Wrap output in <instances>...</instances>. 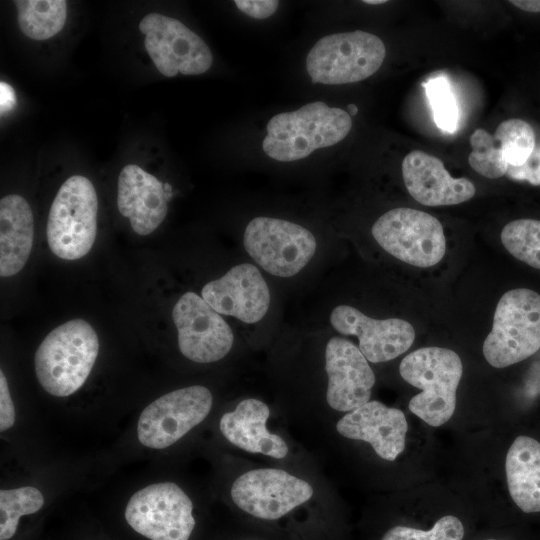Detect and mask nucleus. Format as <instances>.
Wrapping results in <instances>:
<instances>
[{
	"label": "nucleus",
	"instance_id": "7",
	"mask_svg": "<svg viewBox=\"0 0 540 540\" xmlns=\"http://www.w3.org/2000/svg\"><path fill=\"white\" fill-rule=\"evenodd\" d=\"M371 232L386 252L412 266L431 267L445 255L443 227L436 217L424 211L394 208L376 220Z\"/></svg>",
	"mask_w": 540,
	"mask_h": 540
},
{
	"label": "nucleus",
	"instance_id": "9",
	"mask_svg": "<svg viewBox=\"0 0 540 540\" xmlns=\"http://www.w3.org/2000/svg\"><path fill=\"white\" fill-rule=\"evenodd\" d=\"M193 503L173 482H159L135 492L125 508V519L150 540H189L195 527Z\"/></svg>",
	"mask_w": 540,
	"mask_h": 540
},
{
	"label": "nucleus",
	"instance_id": "26",
	"mask_svg": "<svg viewBox=\"0 0 540 540\" xmlns=\"http://www.w3.org/2000/svg\"><path fill=\"white\" fill-rule=\"evenodd\" d=\"M498 140L509 167L522 166L533 153L536 136L529 123L512 118L503 121L493 134Z\"/></svg>",
	"mask_w": 540,
	"mask_h": 540
},
{
	"label": "nucleus",
	"instance_id": "37",
	"mask_svg": "<svg viewBox=\"0 0 540 540\" xmlns=\"http://www.w3.org/2000/svg\"><path fill=\"white\" fill-rule=\"evenodd\" d=\"M165 192H172V186L169 183H164Z\"/></svg>",
	"mask_w": 540,
	"mask_h": 540
},
{
	"label": "nucleus",
	"instance_id": "21",
	"mask_svg": "<svg viewBox=\"0 0 540 540\" xmlns=\"http://www.w3.org/2000/svg\"><path fill=\"white\" fill-rule=\"evenodd\" d=\"M34 241V218L28 202L11 194L0 200V275L17 274L26 264Z\"/></svg>",
	"mask_w": 540,
	"mask_h": 540
},
{
	"label": "nucleus",
	"instance_id": "30",
	"mask_svg": "<svg viewBox=\"0 0 540 540\" xmlns=\"http://www.w3.org/2000/svg\"><path fill=\"white\" fill-rule=\"evenodd\" d=\"M506 175L515 181H525L534 186H540V144L528 160L519 167H508Z\"/></svg>",
	"mask_w": 540,
	"mask_h": 540
},
{
	"label": "nucleus",
	"instance_id": "15",
	"mask_svg": "<svg viewBox=\"0 0 540 540\" xmlns=\"http://www.w3.org/2000/svg\"><path fill=\"white\" fill-rule=\"evenodd\" d=\"M330 323L337 332L356 336L360 351L372 363L395 359L415 340V330L409 322L399 318L374 319L348 305L335 307Z\"/></svg>",
	"mask_w": 540,
	"mask_h": 540
},
{
	"label": "nucleus",
	"instance_id": "24",
	"mask_svg": "<svg viewBox=\"0 0 540 540\" xmlns=\"http://www.w3.org/2000/svg\"><path fill=\"white\" fill-rule=\"evenodd\" d=\"M44 504L43 494L33 486L0 491V540H8L16 533L19 519L34 514Z\"/></svg>",
	"mask_w": 540,
	"mask_h": 540
},
{
	"label": "nucleus",
	"instance_id": "12",
	"mask_svg": "<svg viewBox=\"0 0 540 540\" xmlns=\"http://www.w3.org/2000/svg\"><path fill=\"white\" fill-rule=\"evenodd\" d=\"M230 493L241 510L256 518L275 520L308 501L313 488L284 470L262 468L236 478Z\"/></svg>",
	"mask_w": 540,
	"mask_h": 540
},
{
	"label": "nucleus",
	"instance_id": "35",
	"mask_svg": "<svg viewBox=\"0 0 540 540\" xmlns=\"http://www.w3.org/2000/svg\"><path fill=\"white\" fill-rule=\"evenodd\" d=\"M363 2L369 5H378V4L386 3L385 0H365Z\"/></svg>",
	"mask_w": 540,
	"mask_h": 540
},
{
	"label": "nucleus",
	"instance_id": "28",
	"mask_svg": "<svg viewBox=\"0 0 540 540\" xmlns=\"http://www.w3.org/2000/svg\"><path fill=\"white\" fill-rule=\"evenodd\" d=\"M432 109L436 126L443 132L453 133L458 125V108L447 78L440 76L423 84Z\"/></svg>",
	"mask_w": 540,
	"mask_h": 540
},
{
	"label": "nucleus",
	"instance_id": "5",
	"mask_svg": "<svg viewBox=\"0 0 540 540\" xmlns=\"http://www.w3.org/2000/svg\"><path fill=\"white\" fill-rule=\"evenodd\" d=\"M98 198L92 182L69 177L50 207L46 235L50 250L64 260H76L92 248L97 234Z\"/></svg>",
	"mask_w": 540,
	"mask_h": 540
},
{
	"label": "nucleus",
	"instance_id": "23",
	"mask_svg": "<svg viewBox=\"0 0 540 540\" xmlns=\"http://www.w3.org/2000/svg\"><path fill=\"white\" fill-rule=\"evenodd\" d=\"M22 33L34 40H46L59 33L67 19L65 0H15Z\"/></svg>",
	"mask_w": 540,
	"mask_h": 540
},
{
	"label": "nucleus",
	"instance_id": "17",
	"mask_svg": "<svg viewBox=\"0 0 540 540\" xmlns=\"http://www.w3.org/2000/svg\"><path fill=\"white\" fill-rule=\"evenodd\" d=\"M336 429L346 438L368 442L379 457L394 461L405 449L408 424L400 409L371 400L345 414Z\"/></svg>",
	"mask_w": 540,
	"mask_h": 540
},
{
	"label": "nucleus",
	"instance_id": "8",
	"mask_svg": "<svg viewBox=\"0 0 540 540\" xmlns=\"http://www.w3.org/2000/svg\"><path fill=\"white\" fill-rule=\"evenodd\" d=\"M244 247L265 271L292 277L314 256L317 243L305 227L278 218L256 217L244 231Z\"/></svg>",
	"mask_w": 540,
	"mask_h": 540
},
{
	"label": "nucleus",
	"instance_id": "2",
	"mask_svg": "<svg viewBox=\"0 0 540 540\" xmlns=\"http://www.w3.org/2000/svg\"><path fill=\"white\" fill-rule=\"evenodd\" d=\"M99 352V339L83 319H73L53 329L36 350V377L49 394L67 397L87 380Z\"/></svg>",
	"mask_w": 540,
	"mask_h": 540
},
{
	"label": "nucleus",
	"instance_id": "18",
	"mask_svg": "<svg viewBox=\"0 0 540 540\" xmlns=\"http://www.w3.org/2000/svg\"><path fill=\"white\" fill-rule=\"evenodd\" d=\"M409 194L426 206L455 205L470 200L476 192L467 178H454L437 157L421 150L408 153L401 165Z\"/></svg>",
	"mask_w": 540,
	"mask_h": 540
},
{
	"label": "nucleus",
	"instance_id": "31",
	"mask_svg": "<svg viewBox=\"0 0 540 540\" xmlns=\"http://www.w3.org/2000/svg\"><path fill=\"white\" fill-rule=\"evenodd\" d=\"M236 7L245 15L262 20L272 16L278 9L276 0H236Z\"/></svg>",
	"mask_w": 540,
	"mask_h": 540
},
{
	"label": "nucleus",
	"instance_id": "13",
	"mask_svg": "<svg viewBox=\"0 0 540 540\" xmlns=\"http://www.w3.org/2000/svg\"><path fill=\"white\" fill-rule=\"evenodd\" d=\"M178 347L189 360L212 363L225 357L234 336L227 322L202 297L184 293L172 310Z\"/></svg>",
	"mask_w": 540,
	"mask_h": 540
},
{
	"label": "nucleus",
	"instance_id": "10",
	"mask_svg": "<svg viewBox=\"0 0 540 540\" xmlns=\"http://www.w3.org/2000/svg\"><path fill=\"white\" fill-rule=\"evenodd\" d=\"M145 49L157 70L166 77L207 72L213 55L203 39L175 18L149 13L139 23Z\"/></svg>",
	"mask_w": 540,
	"mask_h": 540
},
{
	"label": "nucleus",
	"instance_id": "6",
	"mask_svg": "<svg viewBox=\"0 0 540 540\" xmlns=\"http://www.w3.org/2000/svg\"><path fill=\"white\" fill-rule=\"evenodd\" d=\"M386 48L376 35L355 30L320 38L306 56L314 84L341 85L372 76L383 64Z\"/></svg>",
	"mask_w": 540,
	"mask_h": 540
},
{
	"label": "nucleus",
	"instance_id": "38",
	"mask_svg": "<svg viewBox=\"0 0 540 540\" xmlns=\"http://www.w3.org/2000/svg\"><path fill=\"white\" fill-rule=\"evenodd\" d=\"M487 540H497V539H487Z\"/></svg>",
	"mask_w": 540,
	"mask_h": 540
},
{
	"label": "nucleus",
	"instance_id": "19",
	"mask_svg": "<svg viewBox=\"0 0 540 540\" xmlns=\"http://www.w3.org/2000/svg\"><path fill=\"white\" fill-rule=\"evenodd\" d=\"M164 184L135 164L120 172L117 185V206L139 235L152 233L166 217L168 205Z\"/></svg>",
	"mask_w": 540,
	"mask_h": 540
},
{
	"label": "nucleus",
	"instance_id": "29",
	"mask_svg": "<svg viewBox=\"0 0 540 540\" xmlns=\"http://www.w3.org/2000/svg\"><path fill=\"white\" fill-rule=\"evenodd\" d=\"M464 527L460 519L446 515L436 521L428 530L408 526H395L389 529L381 540H462Z\"/></svg>",
	"mask_w": 540,
	"mask_h": 540
},
{
	"label": "nucleus",
	"instance_id": "34",
	"mask_svg": "<svg viewBox=\"0 0 540 540\" xmlns=\"http://www.w3.org/2000/svg\"><path fill=\"white\" fill-rule=\"evenodd\" d=\"M510 3L526 12H540V0H512Z\"/></svg>",
	"mask_w": 540,
	"mask_h": 540
},
{
	"label": "nucleus",
	"instance_id": "16",
	"mask_svg": "<svg viewBox=\"0 0 540 540\" xmlns=\"http://www.w3.org/2000/svg\"><path fill=\"white\" fill-rule=\"evenodd\" d=\"M201 297L219 314L250 324L261 320L270 305L267 283L257 267L249 263L236 265L205 284Z\"/></svg>",
	"mask_w": 540,
	"mask_h": 540
},
{
	"label": "nucleus",
	"instance_id": "33",
	"mask_svg": "<svg viewBox=\"0 0 540 540\" xmlns=\"http://www.w3.org/2000/svg\"><path fill=\"white\" fill-rule=\"evenodd\" d=\"M15 104H16V97H15L13 88L9 84L5 82H1L0 83L1 115L13 109Z\"/></svg>",
	"mask_w": 540,
	"mask_h": 540
},
{
	"label": "nucleus",
	"instance_id": "32",
	"mask_svg": "<svg viewBox=\"0 0 540 540\" xmlns=\"http://www.w3.org/2000/svg\"><path fill=\"white\" fill-rule=\"evenodd\" d=\"M15 422V408L9 391L7 379L0 371V431L10 429Z\"/></svg>",
	"mask_w": 540,
	"mask_h": 540
},
{
	"label": "nucleus",
	"instance_id": "1",
	"mask_svg": "<svg viewBox=\"0 0 540 540\" xmlns=\"http://www.w3.org/2000/svg\"><path fill=\"white\" fill-rule=\"evenodd\" d=\"M351 128L348 112L323 101H314L274 115L267 123L262 149L271 159L293 162L317 149L338 144Z\"/></svg>",
	"mask_w": 540,
	"mask_h": 540
},
{
	"label": "nucleus",
	"instance_id": "11",
	"mask_svg": "<svg viewBox=\"0 0 540 540\" xmlns=\"http://www.w3.org/2000/svg\"><path fill=\"white\" fill-rule=\"evenodd\" d=\"M212 404L210 390L200 385L177 389L157 398L139 416V442L151 449L171 446L208 416Z\"/></svg>",
	"mask_w": 540,
	"mask_h": 540
},
{
	"label": "nucleus",
	"instance_id": "14",
	"mask_svg": "<svg viewBox=\"0 0 540 540\" xmlns=\"http://www.w3.org/2000/svg\"><path fill=\"white\" fill-rule=\"evenodd\" d=\"M325 370L326 400L331 408L350 412L370 401L375 375L354 343L341 337L331 338L325 349Z\"/></svg>",
	"mask_w": 540,
	"mask_h": 540
},
{
	"label": "nucleus",
	"instance_id": "25",
	"mask_svg": "<svg viewBox=\"0 0 540 540\" xmlns=\"http://www.w3.org/2000/svg\"><path fill=\"white\" fill-rule=\"evenodd\" d=\"M501 242L516 259L540 270V220L517 219L501 231Z\"/></svg>",
	"mask_w": 540,
	"mask_h": 540
},
{
	"label": "nucleus",
	"instance_id": "27",
	"mask_svg": "<svg viewBox=\"0 0 540 540\" xmlns=\"http://www.w3.org/2000/svg\"><path fill=\"white\" fill-rule=\"evenodd\" d=\"M470 144L472 151L468 162L474 171L489 179L506 175L509 166L494 135L484 129H476L470 137Z\"/></svg>",
	"mask_w": 540,
	"mask_h": 540
},
{
	"label": "nucleus",
	"instance_id": "22",
	"mask_svg": "<svg viewBox=\"0 0 540 540\" xmlns=\"http://www.w3.org/2000/svg\"><path fill=\"white\" fill-rule=\"evenodd\" d=\"M505 472L514 503L525 513L540 512V442L518 436L507 452Z\"/></svg>",
	"mask_w": 540,
	"mask_h": 540
},
{
	"label": "nucleus",
	"instance_id": "4",
	"mask_svg": "<svg viewBox=\"0 0 540 540\" xmlns=\"http://www.w3.org/2000/svg\"><path fill=\"white\" fill-rule=\"evenodd\" d=\"M540 349V295L527 288L507 291L497 303L483 355L495 368L521 362Z\"/></svg>",
	"mask_w": 540,
	"mask_h": 540
},
{
	"label": "nucleus",
	"instance_id": "3",
	"mask_svg": "<svg viewBox=\"0 0 540 540\" xmlns=\"http://www.w3.org/2000/svg\"><path fill=\"white\" fill-rule=\"evenodd\" d=\"M401 377L421 389L411 398L409 410L433 427L448 422L456 408V391L463 374L459 355L448 348L424 347L405 356Z\"/></svg>",
	"mask_w": 540,
	"mask_h": 540
},
{
	"label": "nucleus",
	"instance_id": "20",
	"mask_svg": "<svg viewBox=\"0 0 540 540\" xmlns=\"http://www.w3.org/2000/svg\"><path fill=\"white\" fill-rule=\"evenodd\" d=\"M269 416L267 404L248 398L221 417L219 428L231 444L244 451L282 459L288 454V446L280 436L267 430Z\"/></svg>",
	"mask_w": 540,
	"mask_h": 540
},
{
	"label": "nucleus",
	"instance_id": "36",
	"mask_svg": "<svg viewBox=\"0 0 540 540\" xmlns=\"http://www.w3.org/2000/svg\"><path fill=\"white\" fill-rule=\"evenodd\" d=\"M348 107H349V109L351 111L350 115H355L357 113L358 109H357V107L355 105L351 104Z\"/></svg>",
	"mask_w": 540,
	"mask_h": 540
}]
</instances>
